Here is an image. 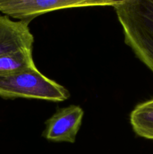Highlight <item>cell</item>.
<instances>
[{
    "label": "cell",
    "mask_w": 153,
    "mask_h": 154,
    "mask_svg": "<svg viewBox=\"0 0 153 154\" xmlns=\"http://www.w3.org/2000/svg\"><path fill=\"white\" fill-rule=\"evenodd\" d=\"M114 8L124 42L153 72V0H124Z\"/></svg>",
    "instance_id": "cell-1"
},
{
    "label": "cell",
    "mask_w": 153,
    "mask_h": 154,
    "mask_svg": "<svg viewBox=\"0 0 153 154\" xmlns=\"http://www.w3.org/2000/svg\"><path fill=\"white\" fill-rule=\"evenodd\" d=\"M0 97L60 102L67 100L70 93L63 86L46 78L35 69L0 76Z\"/></svg>",
    "instance_id": "cell-2"
},
{
    "label": "cell",
    "mask_w": 153,
    "mask_h": 154,
    "mask_svg": "<svg viewBox=\"0 0 153 154\" xmlns=\"http://www.w3.org/2000/svg\"><path fill=\"white\" fill-rule=\"evenodd\" d=\"M124 0H0V11L6 16L30 23L46 13L73 8L111 6Z\"/></svg>",
    "instance_id": "cell-3"
},
{
    "label": "cell",
    "mask_w": 153,
    "mask_h": 154,
    "mask_svg": "<svg viewBox=\"0 0 153 154\" xmlns=\"http://www.w3.org/2000/svg\"><path fill=\"white\" fill-rule=\"evenodd\" d=\"M83 115V110L78 105L59 108L46 121L42 135L53 142L74 143Z\"/></svg>",
    "instance_id": "cell-4"
},
{
    "label": "cell",
    "mask_w": 153,
    "mask_h": 154,
    "mask_svg": "<svg viewBox=\"0 0 153 154\" xmlns=\"http://www.w3.org/2000/svg\"><path fill=\"white\" fill-rule=\"evenodd\" d=\"M28 24L26 21H14L6 15H0V57L32 50L34 37Z\"/></svg>",
    "instance_id": "cell-5"
},
{
    "label": "cell",
    "mask_w": 153,
    "mask_h": 154,
    "mask_svg": "<svg viewBox=\"0 0 153 154\" xmlns=\"http://www.w3.org/2000/svg\"><path fill=\"white\" fill-rule=\"evenodd\" d=\"M130 122L138 136L153 140V99L136 105L130 113Z\"/></svg>",
    "instance_id": "cell-6"
},
{
    "label": "cell",
    "mask_w": 153,
    "mask_h": 154,
    "mask_svg": "<svg viewBox=\"0 0 153 154\" xmlns=\"http://www.w3.org/2000/svg\"><path fill=\"white\" fill-rule=\"evenodd\" d=\"M37 69L32 58V50L0 57V76Z\"/></svg>",
    "instance_id": "cell-7"
}]
</instances>
